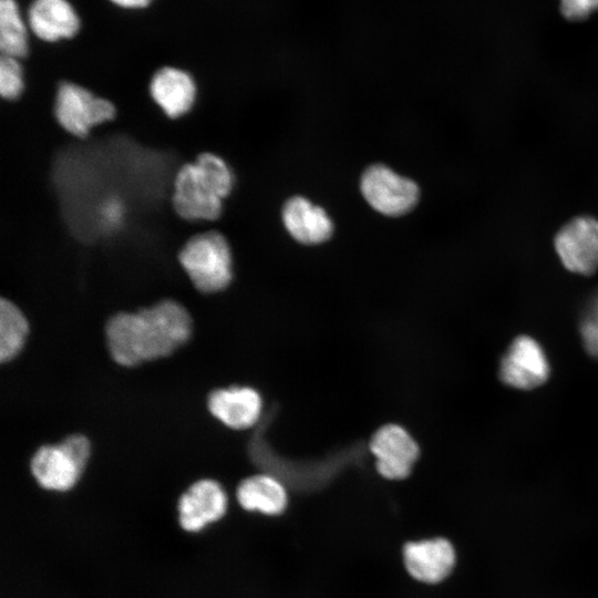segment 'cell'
Instances as JSON below:
<instances>
[{"instance_id": "ac0fdd59", "label": "cell", "mask_w": 598, "mask_h": 598, "mask_svg": "<svg viewBox=\"0 0 598 598\" xmlns=\"http://www.w3.org/2000/svg\"><path fill=\"white\" fill-rule=\"evenodd\" d=\"M1 55L16 59L28 53V32L16 0H0Z\"/></svg>"}, {"instance_id": "8992f818", "label": "cell", "mask_w": 598, "mask_h": 598, "mask_svg": "<svg viewBox=\"0 0 598 598\" xmlns=\"http://www.w3.org/2000/svg\"><path fill=\"white\" fill-rule=\"evenodd\" d=\"M367 203L385 216L398 217L412 210L419 202V186L383 164L369 166L360 179Z\"/></svg>"}, {"instance_id": "2e32d148", "label": "cell", "mask_w": 598, "mask_h": 598, "mask_svg": "<svg viewBox=\"0 0 598 598\" xmlns=\"http://www.w3.org/2000/svg\"><path fill=\"white\" fill-rule=\"evenodd\" d=\"M236 497L244 509L266 516L281 515L288 505L286 487L269 474H256L243 480Z\"/></svg>"}, {"instance_id": "e0dca14e", "label": "cell", "mask_w": 598, "mask_h": 598, "mask_svg": "<svg viewBox=\"0 0 598 598\" xmlns=\"http://www.w3.org/2000/svg\"><path fill=\"white\" fill-rule=\"evenodd\" d=\"M29 333V323L20 308L11 300L0 301V360L9 362L22 350Z\"/></svg>"}, {"instance_id": "9c48e42d", "label": "cell", "mask_w": 598, "mask_h": 598, "mask_svg": "<svg viewBox=\"0 0 598 598\" xmlns=\"http://www.w3.org/2000/svg\"><path fill=\"white\" fill-rule=\"evenodd\" d=\"M370 450L379 474L392 481L408 477L419 457L416 442L398 424L380 427L371 439Z\"/></svg>"}, {"instance_id": "52a82bcc", "label": "cell", "mask_w": 598, "mask_h": 598, "mask_svg": "<svg viewBox=\"0 0 598 598\" xmlns=\"http://www.w3.org/2000/svg\"><path fill=\"white\" fill-rule=\"evenodd\" d=\"M554 247L563 266L578 275H592L598 269V219L577 216L556 234Z\"/></svg>"}, {"instance_id": "ffe728a7", "label": "cell", "mask_w": 598, "mask_h": 598, "mask_svg": "<svg viewBox=\"0 0 598 598\" xmlns=\"http://www.w3.org/2000/svg\"><path fill=\"white\" fill-rule=\"evenodd\" d=\"M580 336L586 351L598 358V295L581 321Z\"/></svg>"}, {"instance_id": "9a60e30c", "label": "cell", "mask_w": 598, "mask_h": 598, "mask_svg": "<svg viewBox=\"0 0 598 598\" xmlns=\"http://www.w3.org/2000/svg\"><path fill=\"white\" fill-rule=\"evenodd\" d=\"M28 23L39 39L49 42L72 38L80 28V19L68 0H33Z\"/></svg>"}, {"instance_id": "6da1fadb", "label": "cell", "mask_w": 598, "mask_h": 598, "mask_svg": "<svg viewBox=\"0 0 598 598\" xmlns=\"http://www.w3.org/2000/svg\"><path fill=\"white\" fill-rule=\"evenodd\" d=\"M192 331L186 308L165 299L136 312L115 313L106 323L105 337L111 358L122 367H134L172 354Z\"/></svg>"}, {"instance_id": "d6986e66", "label": "cell", "mask_w": 598, "mask_h": 598, "mask_svg": "<svg viewBox=\"0 0 598 598\" xmlns=\"http://www.w3.org/2000/svg\"><path fill=\"white\" fill-rule=\"evenodd\" d=\"M24 89L23 72L19 60L1 55L0 59V94L6 100L18 99Z\"/></svg>"}, {"instance_id": "5b68a950", "label": "cell", "mask_w": 598, "mask_h": 598, "mask_svg": "<svg viewBox=\"0 0 598 598\" xmlns=\"http://www.w3.org/2000/svg\"><path fill=\"white\" fill-rule=\"evenodd\" d=\"M53 113L59 125L75 137H86L97 125L115 117V105L94 95L80 84L63 81L59 84Z\"/></svg>"}, {"instance_id": "4fadbf2b", "label": "cell", "mask_w": 598, "mask_h": 598, "mask_svg": "<svg viewBox=\"0 0 598 598\" xmlns=\"http://www.w3.org/2000/svg\"><path fill=\"white\" fill-rule=\"evenodd\" d=\"M281 217L286 230L300 244L318 245L333 233L332 220L326 210L302 196L289 198Z\"/></svg>"}, {"instance_id": "30bf717a", "label": "cell", "mask_w": 598, "mask_h": 598, "mask_svg": "<svg viewBox=\"0 0 598 598\" xmlns=\"http://www.w3.org/2000/svg\"><path fill=\"white\" fill-rule=\"evenodd\" d=\"M549 375V364L539 343L528 336L513 340L499 364L503 383L530 390L542 385Z\"/></svg>"}, {"instance_id": "ba28073f", "label": "cell", "mask_w": 598, "mask_h": 598, "mask_svg": "<svg viewBox=\"0 0 598 598\" xmlns=\"http://www.w3.org/2000/svg\"><path fill=\"white\" fill-rule=\"evenodd\" d=\"M402 563L411 578L435 585L451 575L456 553L452 543L444 537L409 540L402 547Z\"/></svg>"}, {"instance_id": "44dd1931", "label": "cell", "mask_w": 598, "mask_h": 598, "mask_svg": "<svg viewBox=\"0 0 598 598\" xmlns=\"http://www.w3.org/2000/svg\"><path fill=\"white\" fill-rule=\"evenodd\" d=\"M563 16L571 21L584 20L598 11V0H559Z\"/></svg>"}, {"instance_id": "8fae6325", "label": "cell", "mask_w": 598, "mask_h": 598, "mask_svg": "<svg viewBox=\"0 0 598 598\" xmlns=\"http://www.w3.org/2000/svg\"><path fill=\"white\" fill-rule=\"evenodd\" d=\"M227 506V494L218 482L209 478L196 481L178 499L179 525L186 532H199L219 520Z\"/></svg>"}, {"instance_id": "7402d4cb", "label": "cell", "mask_w": 598, "mask_h": 598, "mask_svg": "<svg viewBox=\"0 0 598 598\" xmlns=\"http://www.w3.org/2000/svg\"><path fill=\"white\" fill-rule=\"evenodd\" d=\"M114 4L126 9H140L146 7L152 0H111Z\"/></svg>"}, {"instance_id": "5bb4252c", "label": "cell", "mask_w": 598, "mask_h": 598, "mask_svg": "<svg viewBox=\"0 0 598 598\" xmlns=\"http://www.w3.org/2000/svg\"><path fill=\"white\" fill-rule=\"evenodd\" d=\"M150 94L167 117L178 118L193 107L196 85L186 71L175 66H163L150 81Z\"/></svg>"}, {"instance_id": "7a4b0ae2", "label": "cell", "mask_w": 598, "mask_h": 598, "mask_svg": "<svg viewBox=\"0 0 598 598\" xmlns=\"http://www.w3.org/2000/svg\"><path fill=\"white\" fill-rule=\"evenodd\" d=\"M233 173L226 162L209 152L177 171L172 192V206L185 220H215L223 212V200L230 194Z\"/></svg>"}, {"instance_id": "277c9868", "label": "cell", "mask_w": 598, "mask_h": 598, "mask_svg": "<svg viewBox=\"0 0 598 598\" xmlns=\"http://www.w3.org/2000/svg\"><path fill=\"white\" fill-rule=\"evenodd\" d=\"M90 455L82 441L66 436L58 444L39 447L31 457L30 471L42 488L66 492L80 480Z\"/></svg>"}, {"instance_id": "7c38bea8", "label": "cell", "mask_w": 598, "mask_h": 598, "mask_svg": "<svg viewBox=\"0 0 598 598\" xmlns=\"http://www.w3.org/2000/svg\"><path fill=\"white\" fill-rule=\"evenodd\" d=\"M261 406L259 393L249 386L217 389L207 399L210 414L234 430L252 426L260 416Z\"/></svg>"}, {"instance_id": "3957f363", "label": "cell", "mask_w": 598, "mask_h": 598, "mask_svg": "<svg viewBox=\"0 0 598 598\" xmlns=\"http://www.w3.org/2000/svg\"><path fill=\"white\" fill-rule=\"evenodd\" d=\"M178 261L193 286L203 293L221 291L231 281V250L219 231L208 230L188 238L178 252Z\"/></svg>"}]
</instances>
